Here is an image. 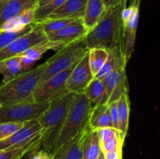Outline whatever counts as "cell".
Masks as SVG:
<instances>
[{
  "mask_svg": "<svg viewBox=\"0 0 160 159\" xmlns=\"http://www.w3.org/2000/svg\"><path fill=\"white\" fill-rule=\"evenodd\" d=\"M33 7L37 8V0H4L0 2V27L7 20Z\"/></svg>",
  "mask_w": 160,
  "mask_h": 159,
  "instance_id": "9a60e30c",
  "label": "cell"
},
{
  "mask_svg": "<svg viewBox=\"0 0 160 159\" xmlns=\"http://www.w3.org/2000/svg\"><path fill=\"white\" fill-rule=\"evenodd\" d=\"M76 64L41 83L33 94V101L37 103L50 102L68 93L67 78Z\"/></svg>",
  "mask_w": 160,
  "mask_h": 159,
  "instance_id": "52a82bcc",
  "label": "cell"
},
{
  "mask_svg": "<svg viewBox=\"0 0 160 159\" xmlns=\"http://www.w3.org/2000/svg\"><path fill=\"white\" fill-rule=\"evenodd\" d=\"M33 150H34V149H33ZM33 150H32V151H33ZM32 151H31L30 152H28V154H26V157H25V159H31V155H32Z\"/></svg>",
  "mask_w": 160,
  "mask_h": 159,
  "instance_id": "f35d334b",
  "label": "cell"
},
{
  "mask_svg": "<svg viewBox=\"0 0 160 159\" xmlns=\"http://www.w3.org/2000/svg\"><path fill=\"white\" fill-rule=\"evenodd\" d=\"M65 2H67V0H52L48 4L42 7L36 8L34 12V23H40L45 20L52 12L60 7Z\"/></svg>",
  "mask_w": 160,
  "mask_h": 159,
  "instance_id": "484cf974",
  "label": "cell"
},
{
  "mask_svg": "<svg viewBox=\"0 0 160 159\" xmlns=\"http://www.w3.org/2000/svg\"><path fill=\"white\" fill-rule=\"evenodd\" d=\"M121 64H123V65L128 64L124 57L118 55L116 53L109 52V57H108L107 60L94 78L102 80L109 73H110L114 69H116L118 65H121Z\"/></svg>",
  "mask_w": 160,
  "mask_h": 159,
  "instance_id": "d4e9b609",
  "label": "cell"
},
{
  "mask_svg": "<svg viewBox=\"0 0 160 159\" xmlns=\"http://www.w3.org/2000/svg\"><path fill=\"white\" fill-rule=\"evenodd\" d=\"M90 129V127L87 128L59 147L52 154L51 159H82L84 140Z\"/></svg>",
  "mask_w": 160,
  "mask_h": 159,
  "instance_id": "5bb4252c",
  "label": "cell"
},
{
  "mask_svg": "<svg viewBox=\"0 0 160 159\" xmlns=\"http://www.w3.org/2000/svg\"><path fill=\"white\" fill-rule=\"evenodd\" d=\"M47 40L46 35L40 25L35 23V26L31 31L17 37L7 46L0 50V61L20 56L31 47Z\"/></svg>",
  "mask_w": 160,
  "mask_h": 159,
  "instance_id": "ba28073f",
  "label": "cell"
},
{
  "mask_svg": "<svg viewBox=\"0 0 160 159\" xmlns=\"http://www.w3.org/2000/svg\"><path fill=\"white\" fill-rule=\"evenodd\" d=\"M88 52V48L84 40L73 42L57 51L54 55L45 62V69L41 76L39 84L76 64Z\"/></svg>",
  "mask_w": 160,
  "mask_h": 159,
  "instance_id": "5b68a950",
  "label": "cell"
},
{
  "mask_svg": "<svg viewBox=\"0 0 160 159\" xmlns=\"http://www.w3.org/2000/svg\"><path fill=\"white\" fill-rule=\"evenodd\" d=\"M96 131L100 141H102L108 137H112L117 133H120V131L114 128H103V129H99Z\"/></svg>",
  "mask_w": 160,
  "mask_h": 159,
  "instance_id": "d6a6232c",
  "label": "cell"
},
{
  "mask_svg": "<svg viewBox=\"0 0 160 159\" xmlns=\"http://www.w3.org/2000/svg\"><path fill=\"white\" fill-rule=\"evenodd\" d=\"M88 63L90 70L94 77L98 73L109 57V51L104 48H93L88 50Z\"/></svg>",
  "mask_w": 160,
  "mask_h": 159,
  "instance_id": "cb8c5ba5",
  "label": "cell"
},
{
  "mask_svg": "<svg viewBox=\"0 0 160 159\" xmlns=\"http://www.w3.org/2000/svg\"><path fill=\"white\" fill-rule=\"evenodd\" d=\"M106 9L103 0H88L84 16L81 18L88 31L95 27L104 16Z\"/></svg>",
  "mask_w": 160,
  "mask_h": 159,
  "instance_id": "e0dca14e",
  "label": "cell"
},
{
  "mask_svg": "<svg viewBox=\"0 0 160 159\" xmlns=\"http://www.w3.org/2000/svg\"><path fill=\"white\" fill-rule=\"evenodd\" d=\"M42 132L38 119L24 122V125L13 134L0 142V150L25 144Z\"/></svg>",
  "mask_w": 160,
  "mask_h": 159,
  "instance_id": "7c38bea8",
  "label": "cell"
},
{
  "mask_svg": "<svg viewBox=\"0 0 160 159\" xmlns=\"http://www.w3.org/2000/svg\"><path fill=\"white\" fill-rule=\"evenodd\" d=\"M20 56L10 58L6 60L0 61V74L2 75V84L6 83L13 77L22 73L20 70Z\"/></svg>",
  "mask_w": 160,
  "mask_h": 159,
  "instance_id": "603a6c76",
  "label": "cell"
},
{
  "mask_svg": "<svg viewBox=\"0 0 160 159\" xmlns=\"http://www.w3.org/2000/svg\"><path fill=\"white\" fill-rule=\"evenodd\" d=\"M52 1V0H37V8L42 7V6L48 4Z\"/></svg>",
  "mask_w": 160,
  "mask_h": 159,
  "instance_id": "74e56055",
  "label": "cell"
},
{
  "mask_svg": "<svg viewBox=\"0 0 160 159\" xmlns=\"http://www.w3.org/2000/svg\"><path fill=\"white\" fill-rule=\"evenodd\" d=\"M123 144H124V140H123L120 133H117L112 137H108L102 141H100L102 152L112 151L117 148H123Z\"/></svg>",
  "mask_w": 160,
  "mask_h": 159,
  "instance_id": "f546056e",
  "label": "cell"
},
{
  "mask_svg": "<svg viewBox=\"0 0 160 159\" xmlns=\"http://www.w3.org/2000/svg\"><path fill=\"white\" fill-rule=\"evenodd\" d=\"M42 132L34 137L28 143L19 147L5 148L0 150V159H21L28 152L37 147L41 146Z\"/></svg>",
  "mask_w": 160,
  "mask_h": 159,
  "instance_id": "d6986e66",
  "label": "cell"
},
{
  "mask_svg": "<svg viewBox=\"0 0 160 159\" xmlns=\"http://www.w3.org/2000/svg\"><path fill=\"white\" fill-rule=\"evenodd\" d=\"M128 1L123 0L116 6L107 8L100 21L88 32L84 41L88 50L93 48H104L126 59L122 12Z\"/></svg>",
  "mask_w": 160,
  "mask_h": 159,
  "instance_id": "6da1fadb",
  "label": "cell"
},
{
  "mask_svg": "<svg viewBox=\"0 0 160 159\" xmlns=\"http://www.w3.org/2000/svg\"><path fill=\"white\" fill-rule=\"evenodd\" d=\"M105 159H123V148L102 152Z\"/></svg>",
  "mask_w": 160,
  "mask_h": 159,
  "instance_id": "e575fe53",
  "label": "cell"
},
{
  "mask_svg": "<svg viewBox=\"0 0 160 159\" xmlns=\"http://www.w3.org/2000/svg\"><path fill=\"white\" fill-rule=\"evenodd\" d=\"M75 97V94L68 92L50 101L48 108L38 118L42 130L41 149L51 156Z\"/></svg>",
  "mask_w": 160,
  "mask_h": 159,
  "instance_id": "7a4b0ae2",
  "label": "cell"
},
{
  "mask_svg": "<svg viewBox=\"0 0 160 159\" xmlns=\"http://www.w3.org/2000/svg\"><path fill=\"white\" fill-rule=\"evenodd\" d=\"M34 61L31 60V59H28V57H25V56H20V70L21 72H26L28 70H31V67L33 66V65L34 64Z\"/></svg>",
  "mask_w": 160,
  "mask_h": 159,
  "instance_id": "d590c367",
  "label": "cell"
},
{
  "mask_svg": "<svg viewBox=\"0 0 160 159\" xmlns=\"http://www.w3.org/2000/svg\"><path fill=\"white\" fill-rule=\"evenodd\" d=\"M132 11L130 17L126 21L123 22V31H124L125 57L127 62H129L134 51L136 34L139 20V9L140 0H133L131 4Z\"/></svg>",
  "mask_w": 160,
  "mask_h": 159,
  "instance_id": "4fadbf2b",
  "label": "cell"
},
{
  "mask_svg": "<svg viewBox=\"0 0 160 159\" xmlns=\"http://www.w3.org/2000/svg\"><path fill=\"white\" fill-rule=\"evenodd\" d=\"M4 1V0H0V2H3Z\"/></svg>",
  "mask_w": 160,
  "mask_h": 159,
  "instance_id": "b9f144b4",
  "label": "cell"
},
{
  "mask_svg": "<svg viewBox=\"0 0 160 159\" xmlns=\"http://www.w3.org/2000/svg\"><path fill=\"white\" fill-rule=\"evenodd\" d=\"M94 79L88 63V53L76 64L67 80V91L79 94L84 93L86 87Z\"/></svg>",
  "mask_w": 160,
  "mask_h": 159,
  "instance_id": "8fae6325",
  "label": "cell"
},
{
  "mask_svg": "<svg viewBox=\"0 0 160 159\" xmlns=\"http://www.w3.org/2000/svg\"><path fill=\"white\" fill-rule=\"evenodd\" d=\"M93 106L84 94H76L52 154L59 147L89 127V118Z\"/></svg>",
  "mask_w": 160,
  "mask_h": 159,
  "instance_id": "277c9868",
  "label": "cell"
},
{
  "mask_svg": "<svg viewBox=\"0 0 160 159\" xmlns=\"http://www.w3.org/2000/svg\"><path fill=\"white\" fill-rule=\"evenodd\" d=\"M88 124L92 130H98L103 128H113L109 104L94 105Z\"/></svg>",
  "mask_w": 160,
  "mask_h": 159,
  "instance_id": "ac0fdd59",
  "label": "cell"
},
{
  "mask_svg": "<svg viewBox=\"0 0 160 159\" xmlns=\"http://www.w3.org/2000/svg\"><path fill=\"white\" fill-rule=\"evenodd\" d=\"M98 159H105V158H104V155H103V153H102V152L101 154H100L99 157H98Z\"/></svg>",
  "mask_w": 160,
  "mask_h": 159,
  "instance_id": "ab89813d",
  "label": "cell"
},
{
  "mask_svg": "<svg viewBox=\"0 0 160 159\" xmlns=\"http://www.w3.org/2000/svg\"><path fill=\"white\" fill-rule=\"evenodd\" d=\"M83 94L90 100L94 105L108 104L106 86L102 80L94 78L86 87Z\"/></svg>",
  "mask_w": 160,
  "mask_h": 159,
  "instance_id": "ffe728a7",
  "label": "cell"
},
{
  "mask_svg": "<svg viewBox=\"0 0 160 159\" xmlns=\"http://www.w3.org/2000/svg\"><path fill=\"white\" fill-rule=\"evenodd\" d=\"M2 103L0 102V108H1V107H2Z\"/></svg>",
  "mask_w": 160,
  "mask_h": 159,
  "instance_id": "60d3db41",
  "label": "cell"
},
{
  "mask_svg": "<svg viewBox=\"0 0 160 159\" xmlns=\"http://www.w3.org/2000/svg\"><path fill=\"white\" fill-rule=\"evenodd\" d=\"M74 20H76V19H52V20L47 19V20L40 22V23H38L40 25L42 31L47 36L48 34L62 29Z\"/></svg>",
  "mask_w": 160,
  "mask_h": 159,
  "instance_id": "4316f807",
  "label": "cell"
},
{
  "mask_svg": "<svg viewBox=\"0 0 160 159\" xmlns=\"http://www.w3.org/2000/svg\"><path fill=\"white\" fill-rule=\"evenodd\" d=\"M88 32V31L84 26L82 19L79 18L46 37L49 42L50 49L57 51L73 42L84 40Z\"/></svg>",
  "mask_w": 160,
  "mask_h": 159,
  "instance_id": "9c48e42d",
  "label": "cell"
},
{
  "mask_svg": "<svg viewBox=\"0 0 160 159\" xmlns=\"http://www.w3.org/2000/svg\"><path fill=\"white\" fill-rule=\"evenodd\" d=\"M48 50H50V45L48 41L47 40L31 47V48L25 51L20 56H25V57H28V59L36 62L39 59H41L42 55L46 52Z\"/></svg>",
  "mask_w": 160,
  "mask_h": 159,
  "instance_id": "f1b7e54d",
  "label": "cell"
},
{
  "mask_svg": "<svg viewBox=\"0 0 160 159\" xmlns=\"http://www.w3.org/2000/svg\"><path fill=\"white\" fill-rule=\"evenodd\" d=\"M101 153L100 140L97 131L90 129L84 140L82 159H98Z\"/></svg>",
  "mask_w": 160,
  "mask_h": 159,
  "instance_id": "7402d4cb",
  "label": "cell"
},
{
  "mask_svg": "<svg viewBox=\"0 0 160 159\" xmlns=\"http://www.w3.org/2000/svg\"><path fill=\"white\" fill-rule=\"evenodd\" d=\"M109 110H110L111 117H112V125L113 128L116 129H119V120H118V112H117V104L116 102H112L109 104ZM119 130V129H118Z\"/></svg>",
  "mask_w": 160,
  "mask_h": 159,
  "instance_id": "836d02e7",
  "label": "cell"
},
{
  "mask_svg": "<svg viewBox=\"0 0 160 159\" xmlns=\"http://www.w3.org/2000/svg\"><path fill=\"white\" fill-rule=\"evenodd\" d=\"M122 1H123V0H103V2H104L106 8H109L111 7V6H113L119 4Z\"/></svg>",
  "mask_w": 160,
  "mask_h": 159,
  "instance_id": "8d00e7d4",
  "label": "cell"
},
{
  "mask_svg": "<svg viewBox=\"0 0 160 159\" xmlns=\"http://www.w3.org/2000/svg\"><path fill=\"white\" fill-rule=\"evenodd\" d=\"M44 69L45 62L2 84L0 102L2 104H12L33 101V94L39 85Z\"/></svg>",
  "mask_w": 160,
  "mask_h": 159,
  "instance_id": "3957f363",
  "label": "cell"
},
{
  "mask_svg": "<svg viewBox=\"0 0 160 159\" xmlns=\"http://www.w3.org/2000/svg\"><path fill=\"white\" fill-rule=\"evenodd\" d=\"M35 23H32L17 31H0V50L4 48L17 37L27 34L34 28Z\"/></svg>",
  "mask_w": 160,
  "mask_h": 159,
  "instance_id": "83f0119b",
  "label": "cell"
},
{
  "mask_svg": "<svg viewBox=\"0 0 160 159\" xmlns=\"http://www.w3.org/2000/svg\"><path fill=\"white\" fill-rule=\"evenodd\" d=\"M24 125V122H6L0 123V142L6 140Z\"/></svg>",
  "mask_w": 160,
  "mask_h": 159,
  "instance_id": "4dcf8cb0",
  "label": "cell"
},
{
  "mask_svg": "<svg viewBox=\"0 0 160 159\" xmlns=\"http://www.w3.org/2000/svg\"><path fill=\"white\" fill-rule=\"evenodd\" d=\"M48 105L49 102L37 103L33 101L12 104H2L0 108V123L38 119L48 108Z\"/></svg>",
  "mask_w": 160,
  "mask_h": 159,
  "instance_id": "8992f818",
  "label": "cell"
},
{
  "mask_svg": "<svg viewBox=\"0 0 160 159\" xmlns=\"http://www.w3.org/2000/svg\"><path fill=\"white\" fill-rule=\"evenodd\" d=\"M127 65H118L110 73L102 79L106 86L108 96V104L116 102L121 96L128 94L129 86L126 74Z\"/></svg>",
  "mask_w": 160,
  "mask_h": 159,
  "instance_id": "30bf717a",
  "label": "cell"
},
{
  "mask_svg": "<svg viewBox=\"0 0 160 159\" xmlns=\"http://www.w3.org/2000/svg\"><path fill=\"white\" fill-rule=\"evenodd\" d=\"M88 0H67L60 7L52 12L45 20L82 18Z\"/></svg>",
  "mask_w": 160,
  "mask_h": 159,
  "instance_id": "2e32d148",
  "label": "cell"
},
{
  "mask_svg": "<svg viewBox=\"0 0 160 159\" xmlns=\"http://www.w3.org/2000/svg\"><path fill=\"white\" fill-rule=\"evenodd\" d=\"M36 7L31 8V9H26L23 11L22 13L17 16V18L19 19L20 23L22 25L24 26H28V25L31 24V23H34V12H35Z\"/></svg>",
  "mask_w": 160,
  "mask_h": 159,
  "instance_id": "1f68e13d",
  "label": "cell"
},
{
  "mask_svg": "<svg viewBox=\"0 0 160 159\" xmlns=\"http://www.w3.org/2000/svg\"><path fill=\"white\" fill-rule=\"evenodd\" d=\"M117 112H118L119 131L123 140H125L129 126L130 112H131V104L128 94H125L117 101Z\"/></svg>",
  "mask_w": 160,
  "mask_h": 159,
  "instance_id": "44dd1931",
  "label": "cell"
}]
</instances>
